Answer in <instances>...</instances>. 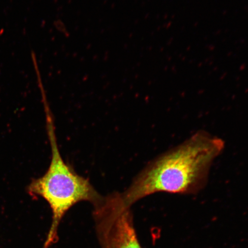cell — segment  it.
Segmentation results:
<instances>
[{
    "mask_svg": "<svg viewBox=\"0 0 248 248\" xmlns=\"http://www.w3.org/2000/svg\"><path fill=\"white\" fill-rule=\"evenodd\" d=\"M224 148L222 139L198 131L152 161L120 194L121 199L130 207L155 193H198L205 187L211 166Z\"/></svg>",
    "mask_w": 248,
    "mask_h": 248,
    "instance_id": "1",
    "label": "cell"
},
{
    "mask_svg": "<svg viewBox=\"0 0 248 248\" xmlns=\"http://www.w3.org/2000/svg\"><path fill=\"white\" fill-rule=\"evenodd\" d=\"M46 129L51 147V160L45 174L33 180L29 193L43 198L52 212V221L46 236L45 247L47 248L58 240V230L62 218L77 203L89 201L97 204L102 199L89 180L78 175L64 162L59 150L54 123L47 102L45 101Z\"/></svg>",
    "mask_w": 248,
    "mask_h": 248,
    "instance_id": "2",
    "label": "cell"
},
{
    "mask_svg": "<svg viewBox=\"0 0 248 248\" xmlns=\"http://www.w3.org/2000/svg\"><path fill=\"white\" fill-rule=\"evenodd\" d=\"M94 217L101 248H141L130 207L114 193L94 206Z\"/></svg>",
    "mask_w": 248,
    "mask_h": 248,
    "instance_id": "3",
    "label": "cell"
}]
</instances>
